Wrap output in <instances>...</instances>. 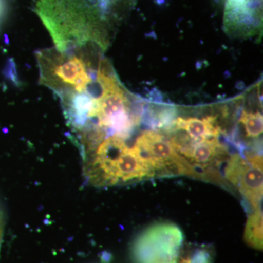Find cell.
I'll use <instances>...</instances> for the list:
<instances>
[{"instance_id": "1", "label": "cell", "mask_w": 263, "mask_h": 263, "mask_svg": "<svg viewBox=\"0 0 263 263\" xmlns=\"http://www.w3.org/2000/svg\"><path fill=\"white\" fill-rule=\"evenodd\" d=\"M135 0H35L36 11L56 48L93 43L102 48Z\"/></svg>"}, {"instance_id": "2", "label": "cell", "mask_w": 263, "mask_h": 263, "mask_svg": "<svg viewBox=\"0 0 263 263\" xmlns=\"http://www.w3.org/2000/svg\"><path fill=\"white\" fill-rule=\"evenodd\" d=\"M183 232L173 223H158L137 238L133 254L137 263H177L183 243Z\"/></svg>"}, {"instance_id": "3", "label": "cell", "mask_w": 263, "mask_h": 263, "mask_svg": "<svg viewBox=\"0 0 263 263\" xmlns=\"http://www.w3.org/2000/svg\"><path fill=\"white\" fill-rule=\"evenodd\" d=\"M132 148L155 171L177 173L199 177L202 176L177 152L172 143L157 131L146 130L138 136Z\"/></svg>"}, {"instance_id": "4", "label": "cell", "mask_w": 263, "mask_h": 263, "mask_svg": "<svg viewBox=\"0 0 263 263\" xmlns=\"http://www.w3.org/2000/svg\"><path fill=\"white\" fill-rule=\"evenodd\" d=\"M226 178L238 189L251 206L254 209L260 208L263 195L262 156L232 155L226 164Z\"/></svg>"}, {"instance_id": "5", "label": "cell", "mask_w": 263, "mask_h": 263, "mask_svg": "<svg viewBox=\"0 0 263 263\" xmlns=\"http://www.w3.org/2000/svg\"><path fill=\"white\" fill-rule=\"evenodd\" d=\"M224 25L231 34H254L262 28V0H226Z\"/></svg>"}, {"instance_id": "6", "label": "cell", "mask_w": 263, "mask_h": 263, "mask_svg": "<svg viewBox=\"0 0 263 263\" xmlns=\"http://www.w3.org/2000/svg\"><path fill=\"white\" fill-rule=\"evenodd\" d=\"M175 149L196 167L207 170L219 164L226 156V148L218 138L194 141L186 136H175L170 140Z\"/></svg>"}, {"instance_id": "7", "label": "cell", "mask_w": 263, "mask_h": 263, "mask_svg": "<svg viewBox=\"0 0 263 263\" xmlns=\"http://www.w3.org/2000/svg\"><path fill=\"white\" fill-rule=\"evenodd\" d=\"M174 124L177 130L184 132L185 136L194 141L219 138L220 136V128L216 124L215 118L213 117L203 119L179 117Z\"/></svg>"}, {"instance_id": "8", "label": "cell", "mask_w": 263, "mask_h": 263, "mask_svg": "<svg viewBox=\"0 0 263 263\" xmlns=\"http://www.w3.org/2000/svg\"><path fill=\"white\" fill-rule=\"evenodd\" d=\"M262 212L260 208L254 209L249 215L246 224L243 239L252 248L262 249Z\"/></svg>"}, {"instance_id": "9", "label": "cell", "mask_w": 263, "mask_h": 263, "mask_svg": "<svg viewBox=\"0 0 263 263\" xmlns=\"http://www.w3.org/2000/svg\"><path fill=\"white\" fill-rule=\"evenodd\" d=\"M212 249L208 246H197L181 249L177 263H213Z\"/></svg>"}, {"instance_id": "10", "label": "cell", "mask_w": 263, "mask_h": 263, "mask_svg": "<svg viewBox=\"0 0 263 263\" xmlns=\"http://www.w3.org/2000/svg\"><path fill=\"white\" fill-rule=\"evenodd\" d=\"M239 121L243 124L246 135L249 138H257L262 134L263 118L259 112L252 113L243 110Z\"/></svg>"}, {"instance_id": "11", "label": "cell", "mask_w": 263, "mask_h": 263, "mask_svg": "<svg viewBox=\"0 0 263 263\" xmlns=\"http://www.w3.org/2000/svg\"><path fill=\"white\" fill-rule=\"evenodd\" d=\"M3 0H0V15L2 14V11H3Z\"/></svg>"}]
</instances>
